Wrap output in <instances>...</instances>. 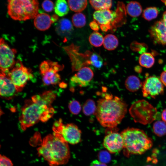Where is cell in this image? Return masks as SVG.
Segmentation results:
<instances>
[{
  "label": "cell",
  "instance_id": "obj_1",
  "mask_svg": "<svg viewBox=\"0 0 166 166\" xmlns=\"http://www.w3.org/2000/svg\"><path fill=\"white\" fill-rule=\"evenodd\" d=\"M127 105L121 98L107 94L97 101L96 117L103 126L113 128L120 124L127 112Z\"/></svg>",
  "mask_w": 166,
  "mask_h": 166
},
{
  "label": "cell",
  "instance_id": "obj_2",
  "mask_svg": "<svg viewBox=\"0 0 166 166\" xmlns=\"http://www.w3.org/2000/svg\"><path fill=\"white\" fill-rule=\"evenodd\" d=\"M37 150L39 156H42L49 166L66 164L70 157L68 143L61 136L54 133L45 137Z\"/></svg>",
  "mask_w": 166,
  "mask_h": 166
},
{
  "label": "cell",
  "instance_id": "obj_3",
  "mask_svg": "<svg viewBox=\"0 0 166 166\" xmlns=\"http://www.w3.org/2000/svg\"><path fill=\"white\" fill-rule=\"evenodd\" d=\"M54 112L51 106L38 101L26 100L19 118L21 128L25 130L39 121L46 122L52 117Z\"/></svg>",
  "mask_w": 166,
  "mask_h": 166
},
{
  "label": "cell",
  "instance_id": "obj_4",
  "mask_svg": "<svg viewBox=\"0 0 166 166\" xmlns=\"http://www.w3.org/2000/svg\"><path fill=\"white\" fill-rule=\"evenodd\" d=\"M123 140L124 153L125 156L141 155L152 146V139L140 129L128 128L121 133Z\"/></svg>",
  "mask_w": 166,
  "mask_h": 166
},
{
  "label": "cell",
  "instance_id": "obj_5",
  "mask_svg": "<svg viewBox=\"0 0 166 166\" xmlns=\"http://www.w3.org/2000/svg\"><path fill=\"white\" fill-rule=\"evenodd\" d=\"M8 13L15 20L26 21L34 18L38 15V0H8Z\"/></svg>",
  "mask_w": 166,
  "mask_h": 166
},
{
  "label": "cell",
  "instance_id": "obj_6",
  "mask_svg": "<svg viewBox=\"0 0 166 166\" xmlns=\"http://www.w3.org/2000/svg\"><path fill=\"white\" fill-rule=\"evenodd\" d=\"M129 111L135 122L144 125L154 121L158 113L156 109L144 100L134 102L130 107Z\"/></svg>",
  "mask_w": 166,
  "mask_h": 166
},
{
  "label": "cell",
  "instance_id": "obj_7",
  "mask_svg": "<svg viewBox=\"0 0 166 166\" xmlns=\"http://www.w3.org/2000/svg\"><path fill=\"white\" fill-rule=\"evenodd\" d=\"M53 133L61 136L68 143L75 144L81 141V131L75 124H64L61 119L55 122L53 127Z\"/></svg>",
  "mask_w": 166,
  "mask_h": 166
},
{
  "label": "cell",
  "instance_id": "obj_8",
  "mask_svg": "<svg viewBox=\"0 0 166 166\" xmlns=\"http://www.w3.org/2000/svg\"><path fill=\"white\" fill-rule=\"evenodd\" d=\"M5 73L11 79L18 92L22 91L33 75L31 70L24 66L20 60L10 71Z\"/></svg>",
  "mask_w": 166,
  "mask_h": 166
},
{
  "label": "cell",
  "instance_id": "obj_9",
  "mask_svg": "<svg viewBox=\"0 0 166 166\" xmlns=\"http://www.w3.org/2000/svg\"><path fill=\"white\" fill-rule=\"evenodd\" d=\"M16 50L11 48L3 38L0 40V68L1 72L6 73L13 68Z\"/></svg>",
  "mask_w": 166,
  "mask_h": 166
},
{
  "label": "cell",
  "instance_id": "obj_10",
  "mask_svg": "<svg viewBox=\"0 0 166 166\" xmlns=\"http://www.w3.org/2000/svg\"><path fill=\"white\" fill-rule=\"evenodd\" d=\"M142 91L144 97L155 98L164 93V85L158 77L154 76L148 77L142 83Z\"/></svg>",
  "mask_w": 166,
  "mask_h": 166
},
{
  "label": "cell",
  "instance_id": "obj_11",
  "mask_svg": "<svg viewBox=\"0 0 166 166\" xmlns=\"http://www.w3.org/2000/svg\"><path fill=\"white\" fill-rule=\"evenodd\" d=\"M49 66L47 70L41 73L42 80L45 85H55L59 82L60 76L57 73L62 70L64 66L58 64L57 62L49 60Z\"/></svg>",
  "mask_w": 166,
  "mask_h": 166
},
{
  "label": "cell",
  "instance_id": "obj_12",
  "mask_svg": "<svg viewBox=\"0 0 166 166\" xmlns=\"http://www.w3.org/2000/svg\"><path fill=\"white\" fill-rule=\"evenodd\" d=\"M104 147L112 153L119 152L123 148V140L121 134L113 132L107 134L105 137L103 142Z\"/></svg>",
  "mask_w": 166,
  "mask_h": 166
},
{
  "label": "cell",
  "instance_id": "obj_13",
  "mask_svg": "<svg viewBox=\"0 0 166 166\" xmlns=\"http://www.w3.org/2000/svg\"><path fill=\"white\" fill-rule=\"evenodd\" d=\"M0 78L1 96L7 100L12 99L18 92L14 85L4 73L1 72Z\"/></svg>",
  "mask_w": 166,
  "mask_h": 166
},
{
  "label": "cell",
  "instance_id": "obj_14",
  "mask_svg": "<svg viewBox=\"0 0 166 166\" xmlns=\"http://www.w3.org/2000/svg\"><path fill=\"white\" fill-rule=\"evenodd\" d=\"M149 32L151 37L156 43L166 45V25L162 20L156 22Z\"/></svg>",
  "mask_w": 166,
  "mask_h": 166
},
{
  "label": "cell",
  "instance_id": "obj_15",
  "mask_svg": "<svg viewBox=\"0 0 166 166\" xmlns=\"http://www.w3.org/2000/svg\"><path fill=\"white\" fill-rule=\"evenodd\" d=\"M93 75V71L89 67L81 68L71 78V84L81 87L86 86L92 79Z\"/></svg>",
  "mask_w": 166,
  "mask_h": 166
},
{
  "label": "cell",
  "instance_id": "obj_16",
  "mask_svg": "<svg viewBox=\"0 0 166 166\" xmlns=\"http://www.w3.org/2000/svg\"><path fill=\"white\" fill-rule=\"evenodd\" d=\"M116 16V12L109 9L96 10L93 14L94 21L100 26H110L111 22L114 20Z\"/></svg>",
  "mask_w": 166,
  "mask_h": 166
},
{
  "label": "cell",
  "instance_id": "obj_17",
  "mask_svg": "<svg viewBox=\"0 0 166 166\" xmlns=\"http://www.w3.org/2000/svg\"><path fill=\"white\" fill-rule=\"evenodd\" d=\"M53 22L51 17L44 13L38 14L34 18V24L35 27L40 31H45L49 29Z\"/></svg>",
  "mask_w": 166,
  "mask_h": 166
},
{
  "label": "cell",
  "instance_id": "obj_18",
  "mask_svg": "<svg viewBox=\"0 0 166 166\" xmlns=\"http://www.w3.org/2000/svg\"><path fill=\"white\" fill-rule=\"evenodd\" d=\"M73 28L71 22L67 19L63 18L57 23L56 31L60 35L64 36L70 34L73 30Z\"/></svg>",
  "mask_w": 166,
  "mask_h": 166
},
{
  "label": "cell",
  "instance_id": "obj_19",
  "mask_svg": "<svg viewBox=\"0 0 166 166\" xmlns=\"http://www.w3.org/2000/svg\"><path fill=\"white\" fill-rule=\"evenodd\" d=\"M125 85L126 89L131 92L138 90L142 87V83L140 79L135 75L128 76L126 79Z\"/></svg>",
  "mask_w": 166,
  "mask_h": 166
},
{
  "label": "cell",
  "instance_id": "obj_20",
  "mask_svg": "<svg viewBox=\"0 0 166 166\" xmlns=\"http://www.w3.org/2000/svg\"><path fill=\"white\" fill-rule=\"evenodd\" d=\"M126 11L130 16L136 17L139 16L142 11V8L140 4L136 1H131L126 6Z\"/></svg>",
  "mask_w": 166,
  "mask_h": 166
},
{
  "label": "cell",
  "instance_id": "obj_21",
  "mask_svg": "<svg viewBox=\"0 0 166 166\" xmlns=\"http://www.w3.org/2000/svg\"><path fill=\"white\" fill-rule=\"evenodd\" d=\"M119 41L115 35L109 34L104 37L103 45L104 47L108 50H113L118 46Z\"/></svg>",
  "mask_w": 166,
  "mask_h": 166
},
{
  "label": "cell",
  "instance_id": "obj_22",
  "mask_svg": "<svg viewBox=\"0 0 166 166\" xmlns=\"http://www.w3.org/2000/svg\"><path fill=\"white\" fill-rule=\"evenodd\" d=\"M155 58L152 54L148 52H144L142 53L139 57V63L140 65L144 67L150 68L155 63Z\"/></svg>",
  "mask_w": 166,
  "mask_h": 166
},
{
  "label": "cell",
  "instance_id": "obj_23",
  "mask_svg": "<svg viewBox=\"0 0 166 166\" xmlns=\"http://www.w3.org/2000/svg\"><path fill=\"white\" fill-rule=\"evenodd\" d=\"M69 10L68 4L65 0H56L54 6L56 14L60 17L65 16Z\"/></svg>",
  "mask_w": 166,
  "mask_h": 166
},
{
  "label": "cell",
  "instance_id": "obj_24",
  "mask_svg": "<svg viewBox=\"0 0 166 166\" xmlns=\"http://www.w3.org/2000/svg\"><path fill=\"white\" fill-rule=\"evenodd\" d=\"M68 2L70 10L77 13L85 9L87 4V0H68Z\"/></svg>",
  "mask_w": 166,
  "mask_h": 166
},
{
  "label": "cell",
  "instance_id": "obj_25",
  "mask_svg": "<svg viewBox=\"0 0 166 166\" xmlns=\"http://www.w3.org/2000/svg\"><path fill=\"white\" fill-rule=\"evenodd\" d=\"M92 7L96 10L109 9L112 6V0H89Z\"/></svg>",
  "mask_w": 166,
  "mask_h": 166
},
{
  "label": "cell",
  "instance_id": "obj_26",
  "mask_svg": "<svg viewBox=\"0 0 166 166\" xmlns=\"http://www.w3.org/2000/svg\"><path fill=\"white\" fill-rule=\"evenodd\" d=\"M152 128L154 133L158 136H162L166 134V123L163 121H155Z\"/></svg>",
  "mask_w": 166,
  "mask_h": 166
},
{
  "label": "cell",
  "instance_id": "obj_27",
  "mask_svg": "<svg viewBox=\"0 0 166 166\" xmlns=\"http://www.w3.org/2000/svg\"><path fill=\"white\" fill-rule=\"evenodd\" d=\"M104 38L102 35L100 33L95 31L90 35L89 40L92 45L96 47H98L102 45L103 43Z\"/></svg>",
  "mask_w": 166,
  "mask_h": 166
},
{
  "label": "cell",
  "instance_id": "obj_28",
  "mask_svg": "<svg viewBox=\"0 0 166 166\" xmlns=\"http://www.w3.org/2000/svg\"><path fill=\"white\" fill-rule=\"evenodd\" d=\"M72 22L76 27L79 28L82 27L86 24L85 16L82 13L80 12L76 13L72 17Z\"/></svg>",
  "mask_w": 166,
  "mask_h": 166
},
{
  "label": "cell",
  "instance_id": "obj_29",
  "mask_svg": "<svg viewBox=\"0 0 166 166\" xmlns=\"http://www.w3.org/2000/svg\"><path fill=\"white\" fill-rule=\"evenodd\" d=\"M96 108L94 101L92 99H88L84 104L82 110L84 114L90 116L95 113Z\"/></svg>",
  "mask_w": 166,
  "mask_h": 166
},
{
  "label": "cell",
  "instance_id": "obj_30",
  "mask_svg": "<svg viewBox=\"0 0 166 166\" xmlns=\"http://www.w3.org/2000/svg\"><path fill=\"white\" fill-rule=\"evenodd\" d=\"M158 10L155 7H147L144 10L142 14V17L146 20L150 21L156 18L158 14Z\"/></svg>",
  "mask_w": 166,
  "mask_h": 166
},
{
  "label": "cell",
  "instance_id": "obj_31",
  "mask_svg": "<svg viewBox=\"0 0 166 166\" xmlns=\"http://www.w3.org/2000/svg\"><path fill=\"white\" fill-rule=\"evenodd\" d=\"M89 63L96 68H101L103 65V60L98 54L94 53L90 57Z\"/></svg>",
  "mask_w": 166,
  "mask_h": 166
},
{
  "label": "cell",
  "instance_id": "obj_32",
  "mask_svg": "<svg viewBox=\"0 0 166 166\" xmlns=\"http://www.w3.org/2000/svg\"><path fill=\"white\" fill-rule=\"evenodd\" d=\"M69 108L70 112L73 114L77 115L80 112L81 106L80 103L77 101L73 100L69 104Z\"/></svg>",
  "mask_w": 166,
  "mask_h": 166
},
{
  "label": "cell",
  "instance_id": "obj_33",
  "mask_svg": "<svg viewBox=\"0 0 166 166\" xmlns=\"http://www.w3.org/2000/svg\"><path fill=\"white\" fill-rule=\"evenodd\" d=\"M98 159L101 162L106 164L111 160V156L109 152L106 151H102L98 154Z\"/></svg>",
  "mask_w": 166,
  "mask_h": 166
},
{
  "label": "cell",
  "instance_id": "obj_34",
  "mask_svg": "<svg viewBox=\"0 0 166 166\" xmlns=\"http://www.w3.org/2000/svg\"><path fill=\"white\" fill-rule=\"evenodd\" d=\"M42 6L45 11L50 12L53 10L54 4L53 2L50 0H45L42 3Z\"/></svg>",
  "mask_w": 166,
  "mask_h": 166
},
{
  "label": "cell",
  "instance_id": "obj_35",
  "mask_svg": "<svg viewBox=\"0 0 166 166\" xmlns=\"http://www.w3.org/2000/svg\"><path fill=\"white\" fill-rule=\"evenodd\" d=\"M0 166H13V164L8 158L5 156L0 155Z\"/></svg>",
  "mask_w": 166,
  "mask_h": 166
},
{
  "label": "cell",
  "instance_id": "obj_36",
  "mask_svg": "<svg viewBox=\"0 0 166 166\" xmlns=\"http://www.w3.org/2000/svg\"><path fill=\"white\" fill-rule=\"evenodd\" d=\"M89 26L91 28L95 31H98L99 29V24L95 21L91 22L89 24Z\"/></svg>",
  "mask_w": 166,
  "mask_h": 166
},
{
  "label": "cell",
  "instance_id": "obj_37",
  "mask_svg": "<svg viewBox=\"0 0 166 166\" xmlns=\"http://www.w3.org/2000/svg\"><path fill=\"white\" fill-rule=\"evenodd\" d=\"M90 166H107V165L105 163L95 160L91 162Z\"/></svg>",
  "mask_w": 166,
  "mask_h": 166
},
{
  "label": "cell",
  "instance_id": "obj_38",
  "mask_svg": "<svg viewBox=\"0 0 166 166\" xmlns=\"http://www.w3.org/2000/svg\"><path fill=\"white\" fill-rule=\"evenodd\" d=\"M160 78L163 85L166 86V70L161 73Z\"/></svg>",
  "mask_w": 166,
  "mask_h": 166
},
{
  "label": "cell",
  "instance_id": "obj_39",
  "mask_svg": "<svg viewBox=\"0 0 166 166\" xmlns=\"http://www.w3.org/2000/svg\"><path fill=\"white\" fill-rule=\"evenodd\" d=\"M161 117L162 121L166 123V109L163 110L161 113Z\"/></svg>",
  "mask_w": 166,
  "mask_h": 166
},
{
  "label": "cell",
  "instance_id": "obj_40",
  "mask_svg": "<svg viewBox=\"0 0 166 166\" xmlns=\"http://www.w3.org/2000/svg\"><path fill=\"white\" fill-rule=\"evenodd\" d=\"M53 23L57 21L58 19L57 16L55 14L53 15L51 17Z\"/></svg>",
  "mask_w": 166,
  "mask_h": 166
},
{
  "label": "cell",
  "instance_id": "obj_41",
  "mask_svg": "<svg viewBox=\"0 0 166 166\" xmlns=\"http://www.w3.org/2000/svg\"><path fill=\"white\" fill-rule=\"evenodd\" d=\"M162 20L166 25V11H165L163 14L162 19Z\"/></svg>",
  "mask_w": 166,
  "mask_h": 166
},
{
  "label": "cell",
  "instance_id": "obj_42",
  "mask_svg": "<svg viewBox=\"0 0 166 166\" xmlns=\"http://www.w3.org/2000/svg\"><path fill=\"white\" fill-rule=\"evenodd\" d=\"M161 1L163 2H164V3L165 2H166V0H161Z\"/></svg>",
  "mask_w": 166,
  "mask_h": 166
},
{
  "label": "cell",
  "instance_id": "obj_43",
  "mask_svg": "<svg viewBox=\"0 0 166 166\" xmlns=\"http://www.w3.org/2000/svg\"><path fill=\"white\" fill-rule=\"evenodd\" d=\"M145 166H152L151 165H146Z\"/></svg>",
  "mask_w": 166,
  "mask_h": 166
},
{
  "label": "cell",
  "instance_id": "obj_44",
  "mask_svg": "<svg viewBox=\"0 0 166 166\" xmlns=\"http://www.w3.org/2000/svg\"><path fill=\"white\" fill-rule=\"evenodd\" d=\"M165 5H166V2H165Z\"/></svg>",
  "mask_w": 166,
  "mask_h": 166
}]
</instances>
